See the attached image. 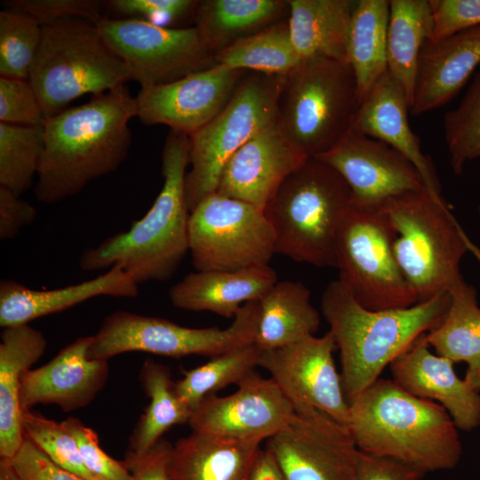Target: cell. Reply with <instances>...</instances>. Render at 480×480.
Returning a JSON list of instances; mask_svg holds the SVG:
<instances>
[{
    "mask_svg": "<svg viewBox=\"0 0 480 480\" xmlns=\"http://www.w3.org/2000/svg\"><path fill=\"white\" fill-rule=\"evenodd\" d=\"M75 438L88 470L100 480H132L124 461L108 455L100 446L97 434L78 418L68 417L60 422Z\"/></svg>",
    "mask_w": 480,
    "mask_h": 480,
    "instance_id": "7bdbcfd3",
    "label": "cell"
},
{
    "mask_svg": "<svg viewBox=\"0 0 480 480\" xmlns=\"http://www.w3.org/2000/svg\"><path fill=\"white\" fill-rule=\"evenodd\" d=\"M236 385L233 394L208 396L192 410L193 432L260 444L291 419L294 405L271 378L254 371Z\"/></svg>",
    "mask_w": 480,
    "mask_h": 480,
    "instance_id": "2e32d148",
    "label": "cell"
},
{
    "mask_svg": "<svg viewBox=\"0 0 480 480\" xmlns=\"http://www.w3.org/2000/svg\"><path fill=\"white\" fill-rule=\"evenodd\" d=\"M287 4L292 39L301 60L323 57L348 62V34L356 1L289 0Z\"/></svg>",
    "mask_w": 480,
    "mask_h": 480,
    "instance_id": "83f0119b",
    "label": "cell"
},
{
    "mask_svg": "<svg viewBox=\"0 0 480 480\" xmlns=\"http://www.w3.org/2000/svg\"><path fill=\"white\" fill-rule=\"evenodd\" d=\"M348 428L360 452L424 475L454 468L462 446L452 419L437 403L379 379L349 404Z\"/></svg>",
    "mask_w": 480,
    "mask_h": 480,
    "instance_id": "7a4b0ae2",
    "label": "cell"
},
{
    "mask_svg": "<svg viewBox=\"0 0 480 480\" xmlns=\"http://www.w3.org/2000/svg\"><path fill=\"white\" fill-rule=\"evenodd\" d=\"M480 68V26L438 41L428 40L419 59L412 116L451 101Z\"/></svg>",
    "mask_w": 480,
    "mask_h": 480,
    "instance_id": "603a6c76",
    "label": "cell"
},
{
    "mask_svg": "<svg viewBox=\"0 0 480 480\" xmlns=\"http://www.w3.org/2000/svg\"><path fill=\"white\" fill-rule=\"evenodd\" d=\"M106 5L120 14L121 18L148 20L158 26L194 15L198 1L193 0H111Z\"/></svg>",
    "mask_w": 480,
    "mask_h": 480,
    "instance_id": "ee69618b",
    "label": "cell"
},
{
    "mask_svg": "<svg viewBox=\"0 0 480 480\" xmlns=\"http://www.w3.org/2000/svg\"><path fill=\"white\" fill-rule=\"evenodd\" d=\"M358 105L356 81L348 62L310 58L284 76L276 124L296 149L316 156L351 129Z\"/></svg>",
    "mask_w": 480,
    "mask_h": 480,
    "instance_id": "ba28073f",
    "label": "cell"
},
{
    "mask_svg": "<svg viewBox=\"0 0 480 480\" xmlns=\"http://www.w3.org/2000/svg\"><path fill=\"white\" fill-rule=\"evenodd\" d=\"M454 363L431 352L426 333L389 365L392 380L406 392L440 404L458 429L480 426V393L453 369Z\"/></svg>",
    "mask_w": 480,
    "mask_h": 480,
    "instance_id": "44dd1931",
    "label": "cell"
},
{
    "mask_svg": "<svg viewBox=\"0 0 480 480\" xmlns=\"http://www.w3.org/2000/svg\"><path fill=\"white\" fill-rule=\"evenodd\" d=\"M450 300L445 292L410 308L371 310L356 302L339 279L326 286L321 310L340 350L349 404L418 337L442 324Z\"/></svg>",
    "mask_w": 480,
    "mask_h": 480,
    "instance_id": "277c9868",
    "label": "cell"
},
{
    "mask_svg": "<svg viewBox=\"0 0 480 480\" xmlns=\"http://www.w3.org/2000/svg\"><path fill=\"white\" fill-rule=\"evenodd\" d=\"M249 480H284L274 460L265 449H260Z\"/></svg>",
    "mask_w": 480,
    "mask_h": 480,
    "instance_id": "f907efd6",
    "label": "cell"
},
{
    "mask_svg": "<svg viewBox=\"0 0 480 480\" xmlns=\"http://www.w3.org/2000/svg\"><path fill=\"white\" fill-rule=\"evenodd\" d=\"M139 285L115 266L92 279L52 290H36L10 279L0 282V325L3 328L61 312L100 296L135 298Z\"/></svg>",
    "mask_w": 480,
    "mask_h": 480,
    "instance_id": "cb8c5ba5",
    "label": "cell"
},
{
    "mask_svg": "<svg viewBox=\"0 0 480 480\" xmlns=\"http://www.w3.org/2000/svg\"><path fill=\"white\" fill-rule=\"evenodd\" d=\"M424 476L405 465L360 452L356 480H420Z\"/></svg>",
    "mask_w": 480,
    "mask_h": 480,
    "instance_id": "681fc988",
    "label": "cell"
},
{
    "mask_svg": "<svg viewBox=\"0 0 480 480\" xmlns=\"http://www.w3.org/2000/svg\"><path fill=\"white\" fill-rule=\"evenodd\" d=\"M96 27L140 88L172 83L216 65L215 54L196 27L174 28L141 19L107 17Z\"/></svg>",
    "mask_w": 480,
    "mask_h": 480,
    "instance_id": "4fadbf2b",
    "label": "cell"
},
{
    "mask_svg": "<svg viewBox=\"0 0 480 480\" xmlns=\"http://www.w3.org/2000/svg\"><path fill=\"white\" fill-rule=\"evenodd\" d=\"M284 76L245 74L224 108L189 136L190 170L185 179L189 212L216 192L228 158L259 132L276 122Z\"/></svg>",
    "mask_w": 480,
    "mask_h": 480,
    "instance_id": "9c48e42d",
    "label": "cell"
},
{
    "mask_svg": "<svg viewBox=\"0 0 480 480\" xmlns=\"http://www.w3.org/2000/svg\"><path fill=\"white\" fill-rule=\"evenodd\" d=\"M346 181L352 204L380 208L398 196L426 188L416 167L401 153L350 129L328 151L314 156Z\"/></svg>",
    "mask_w": 480,
    "mask_h": 480,
    "instance_id": "e0dca14e",
    "label": "cell"
},
{
    "mask_svg": "<svg viewBox=\"0 0 480 480\" xmlns=\"http://www.w3.org/2000/svg\"><path fill=\"white\" fill-rule=\"evenodd\" d=\"M24 436L60 468L85 480H100L85 467L73 436L61 425L27 410L22 415Z\"/></svg>",
    "mask_w": 480,
    "mask_h": 480,
    "instance_id": "ab89813d",
    "label": "cell"
},
{
    "mask_svg": "<svg viewBox=\"0 0 480 480\" xmlns=\"http://www.w3.org/2000/svg\"><path fill=\"white\" fill-rule=\"evenodd\" d=\"M477 212H478V216H479V218H480V204H479L478 207H477Z\"/></svg>",
    "mask_w": 480,
    "mask_h": 480,
    "instance_id": "db71d44e",
    "label": "cell"
},
{
    "mask_svg": "<svg viewBox=\"0 0 480 480\" xmlns=\"http://www.w3.org/2000/svg\"><path fill=\"white\" fill-rule=\"evenodd\" d=\"M0 480H22L9 459L1 458Z\"/></svg>",
    "mask_w": 480,
    "mask_h": 480,
    "instance_id": "816d5d0a",
    "label": "cell"
},
{
    "mask_svg": "<svg viewBox=\"0 0 480 480\" xmlns=\"http://www.w3.org/2000/svg\"><path fill=\"white\" fill-rule=\"evenodd\" d=\"M6 9L27 14L42 26L79 19L97 24L102 18V2L95 0H7Z\"/></svg>",
    "mask_w": 480,
    "mask_h": 480,
    "instance_id": "60d3db41",
    "label": "cell"
},
{
    "mask_svg": "<svg viewBox=\"0 0 480 480\" xmlns=\"http://www.w3.org/2000/svg\"><path fill=\"white\" fill-rule=\"evenodd\" d=\"M43 38L34 18L11 9L0 12V76L28 80Z\"/></svg>",
    "mask_w": 480,
    "mask_h": 480,
    "instance_id": "74e56055",
    "label": "cell"
},
{
    "mask_svg": "<svg viewBox=\"0 0 480 480\" xmlns=\"http://www.w3.org/2000/svg\"><path fill=\"white\" fill-rule=\"evenodd\" d=\"M36 217V210L20 196L0 187V239L12 240L20 231L30 225Z\"/></svg>",
    "mask_w": 480,
    "mask_h": 480,
    "instance_id": "7dc6e473",
    "label": "cell"
},
{
    "mask_svg": "<svg viewBox=\"0 0 480 480\" xmlns=\"http://www.w3.org/2000/svg\"><path fill=\"white\" fill-rule=\"evenodd\" d=\"M137 104L124 84L47 117L36 198L54 204L80 193L125 161Z\"/></svg>",
    "mask_w": 480,
    "mask_h": 480,
    "instance_id": "6da1fadb",
    "label": "cell"
},
{
    "mask_svg": "<svg viewBox=\"0 0 480 480\" xmlns=\"http://www.w3.org/2000/svg\"><path fill=\"white\" fill-rule=\"evenodd\" d=\"M450 305L442 324L426 333L436 354L454 364H468L466 373L480 369V308L474 286L465 280L450 292Z\"/></svg>",
    "mask_w": 480,
    "mask_h": 480,
    "instance_id": "836d02e7",
    "label": "cell"
},
{
    "mask_svg": "<svg viewBox=\"0 0 480 480\" xmlns=\"http://www.w3.org/2000/svg\"><path fill=\"white\" fill-rule=\"evenodd\" d=\"M47 347L44 334L28 324L4 328L0 343V457L12 460L23 441L20 404L23 373Z\"/></svg>",
    "mask_w": 480,
    "mask_h": 480,
    "instance_id": "484cf974",
    "label": "cell"
},
{
    "mask_svg": "<svg viewBox=\"0 0 480 480\" xmlns=\"http://www.w3.org/2000/svg\"><path fill=\"white\" fill-rule=\"evenodd\" d=\"M380 209L395 231L394 253L418 303L449 292L464 280L460 263L468 252L480 264V248L442 196L424 188L394 197Z\"/></svg>",
    "mask_w": 480,
    "mask_h": 480,
    "instance_id": "5b68a950",
    "label": "cell"
},
{
    "mask_svg": "<svg viewBox=\"0 0 480 480\" xmlns=\"http://www.w3.org/2000/svg\"><path fill=\"white\" fill-rule=\"evenodd\" d=\"M409 111L402 87L387 71L359 103L351 129L401 153L416 167L426 188L442 196L432 161L422 152L420 139L410 127Z\"/></svg>",
    "mask_w": 480,
    "mask_h": 480,
    "instance_id": "7402d4cb",
    "label": "cell"
},
{
    "mask_svg": "<svg viewBox=\"0 0 480 480\" xmlns=\"http://www.w3.org/2000/svg\"><path fill=\"white\" fill-rule=\"evenodd\" d=\"M395 231L380 208L351 205L336 241L339 280L361 306L371 310L418 304L394 253Z\"/></svg>",
    "mask_w": 480,
    "mask_h": 480,
    "instance_id": "8fae6325",
    "label": "cell"
},
{
    "mask_svg": "<svg viewBox=\"0 0 480 480\" xmlns=\"http://www.w3.org/2000/svg\"><path fill=\"white\" fill-rule=\"evenodd\" d=\"M351 205L344 179L309 156L284 180L263 212L274 231L276 253L335 268L338 232Z\"/></svg>",
    "mask_w": 480,
    "mask_h": 480,
    "instance_id": "8992f818",
    "label": "cell"
},
{
    "mask_svg": "<svg viewBox=\"0 0 480 480\" xmlns=\"http://www.w3.org/2000/svg\"><path fill=\"white\" fill-rule=\"evenodd\" d=\"M188 240L196 271L268 265L276 254L274 231L264 212L216 192L190 212Z\"/></svg>",
    "mask_w": 480,
    "mask_h": 480,
    "instance_id": "7c38bea8",
    "label": "cell"
},
{
    "mask_svg": "<svg viewBox=\"0 0 480 480\" xmlns=\"http://www.w3.org/2000/svg\"><path fill=\"white\" fill-rule=\"evenodd\" d=\"M388 20L389 1H356L350 22L347 55L356 81L359 103L388 71Z\"/></svg>",
    "mask_w": 480,
    "mask_h": 480,
    "instance_id": "4dcf8cb0",
    "label": "cell"
},
{
    "mask_svg": "<svg viewBox=\"0 0 480 480\" xmlns=\"http://www.w3.org/2000/svg\"><path fill=\"white\" fill-rule=\"evenodd\" d=\"M149 404L130 437L127 454L148 452L163 434L177 424L188 422L191 410L179 398L170 370L150 358L144 361L139 377Z\"/></svg>",
    "mask_w": 480,
    "mask_h": 480,
    "instance_id": "d6a6232c",
    "label": "cell"
},
{
    "mask_svg": "<svg viewBox=\"0 0 480 480\" xmlns=\"http://www.w3.org/2000/svg\"><path fill=\"white\" fill-rule=\"evenodd\" d=\"M433 30L428 0H390L387 37L388 71L402 87L412 107L419 59Z\"/></svg>",
    "mask_w": 480,
    "mask_h": 480,
    "instance_id": "f546056e",
    "label": "cell"
},
{
    "mask_svg": "<svg viewBox=\"0 0 480 480\" xmlns=\"http://www.w3.org/2000/svg\"><path fill=\"white\" fill-rule=\"evenodd\" d=\"M450 164L457 175L480 156V68L475 73L460 104L444 118Z\"/></svg>",
    "mask_w": 480,
    "mask_h": 480,
    "instance_id": "f35d334b",
    "label": "cell"
},
{
    "mask_svg": "<svg viewBox=\"0 0 480 480\" xmlns=\"http://www.w3.org/2000/svg\"><path fill=\"white\" fill-rule=\"evenodd\" d=\"M172 444L160 439L148 452L140 456L126 454L124 463L132 480H169L166 465Z\"/></svg>",
    "mask_w": 480,
    "mask_h": 480,
    "instance_id": "c3c4849f",
    "label": "cell"
},
{
    "mask_svg": "<svg viewBox=\"0 0 480 480\" xmlns=\"http://www.w3.org/2000/svg\"><path fill=\"white\" fill-rule=\"evenodd\" d=\"M284 480H356L360 451L348 425L312 406L291 419L264 448Z\"/></svg>",
    "mask_w": 480,
    "mask_h": 480,
    "instance_id": "5bb4252c",
    "label": "cell"
},
{
    "mask_svg": "<svg viewBox=\"0 0 480 480\" xmlns=\"http://www.w3.org/2000/svg\"><path fill=\"white\" fill-rule=\"evenodd\" d=\"M189 136L170 131L162 151L164 184L147 213L80 255L79 267L98 271L120 267L139 285L171 279L188 252L189 209L185 193Z\"/></svg>",
    "mask_w": 480,
    "mask_h": 480,
    "instance_id": "3957f363",
    "label": "cell"
},
{
    "mask_svg": "<svg viewBox=\"0 0 480 480\" xmlns=\"http://www.w3.org/2000/svg\"><path fill=\"white\" fill-rule=\"evenodd\" d=\"M433 18L430 41L480 26V0H428Z\"/></svg>",
    "mask_w": 480,
    "mask_h": 480,
    "instance_id": "f6af8a7d",
    "label": "cell"
},
{
    "mask_svg": "<svg viewBox=\"0 0 480 480\" xmlns=\"http://www.w3.org/2000/svg\"><path fill=\"white\" fill-rule=\"evenodd\" d=\"M43 27V38L28 81L45 119L85 95H100L131 80L122 60L90 21L69 19Z\"/></svg>",
    "mask_w": 480,
    "mask_h": 480,
    "instance_id": "52a82bcc",
    "label": "cell"
},
{
    "mask_svg": "<svg viewBox=\"0 0 480 480\" xmlns=\"http://www.w3.org/2000/svg\"><path fill=\"white\" fill-rule=\"evenodd\" d=\"M45 116L28 80L0 76V122L43 126Z\"/></svg>",
    "mask_w": 480,
    "mask_h": 480,
    "instance_id": "b9f144b4",
    "label": "cell"
},
{
    "mask_svg": "<svg viewBox=\"0 0 480 480\" xmlns=\"http://www.w3.org/2000/svg\"><path fill=\"white\" fill-rule=\"evenodd\" d=\"M308 157L285 140L276 122L259 132L228 158L216 193L264 212L284 180Z\"/></svg>",
    "mask_w": 480,
    "mask_h": 480,
    "instance_id": "d6986e66",
    "label": "cell"
},
{
    "mask_svg": "<svg viewBox=\"0 0 480 480\" xmlns=\"http://www.w3.org/2000/svg\"><path fill=\"white\" fill-rule=\"evenodd\" d=\"M215 61L234 69L284 76L301 60L285 20L236 39L216 53Z\"/></svg>",
    "mask_w": 480,
    "mask_h": 480,
    "instance_id": "e575fe53",
    "label": "cell"
},
{
    "mask_svg": "<svg viewBox=\"0 0 480 480\" xmlns=\"http://www.w3.org/2000/svg\"><path fill=\"white\" fill-rule=\"evenodd\" d=\"M332 333L307 336L293 343L260 350L259 366L265 369L295 404L318 409L348 425L350 405L333 359Z\"/></svg>",
    "mask_w": 480,
    "mask_h": 480,
    "instance_id": "9a60e30c",
    "label": "cell"
},
{
    "mask_svg": "<svg viewBox=\"0 0 480 480\" xmlns=\"http://www.w3.org/2000/svg\"><path fill=\"white\" fill-rule=\"evenodd\" d=\"M247 73L216 64L172 83L140 88L137 117L145 125L164 124L191 136L227 105Z\"/></svg>",
    "mask_w": 480,
    "mask_h": 480,
    "instance_id": "ac0fdd59",
    "label": "cell"
},
{
    "mask_svg": "<svg viewBox=\"0 0 480 480\" xmlns=\"http://www.w3.org/2000/svg\"><path fill=\"white\" fill-rule=\"evenodd\" d=\"M92 336H84L65 346L47 364L26 371L20 382L22 411L37 404L58 405L64 412L88 405L108 378V361L90 359Z\"/></svg>",
    "mask_w": 480,
    "mask_h": 480,
    "instance_id": "ffe728a7",
    "label": "cell"
},
{
    "mask_svg": "<svg viewBox=\"0 0 480 480\" xmlns=\"http://www.w3.org/2000/svg\"><path fill=\"white\" fill-rule=\"evenodd\" d=\"M11 461L22 480H85L57 466L25 436Z\"/></svg>",
    "mask_w": 480,
    "mask_h": 480,
    "instance_id": "bcb514c9",
    "label": "cell"
},
{
    "mask_svg": "<svg viewBox=\"0 0 480 480\" xmlns=\"http://www.w3.org/2000/svg\"><path fill=\"white\" fill-rule=\"evenodd\" d=\"M260 444L192 432L171 446L169 480H249Z\"/></svg>",
    "mask_w": 480,
    "mask_h": 480,
    "instance_id": "4316f807",
    "label": "cell"
},
{
    "mask_svg": "<svg viewBox=\"0 0 480 480\" xmlns=\"http://www.w3.org/2000/svg\"><path fill=\"white\" fill-rule=\"evenodd\" d=\"M44 145L43 126L0 122V187L18 196L37 175Z\"/></svg>",
    "mask_w": 480,
    "mask_h": 480,
    "instance_id": "8d00e7d4",
    "label": "cell"
},
{
    "mask_svg": "<svg viewBox=\"0 0 480 480\" xmlns=\"http://www.w3.org/2000/svg\"><path fill=\"white\" fill-rule=\"evenodd\" d=\"M286 7L287 1L280 0H204L198 1L193 16L195 27L216 55L236 39L271 25Z\"/></svg>",
    "mask_w": 480,
    "mask_h": 480,
    "instance_id": "1f68e13d",
    "label": "cell"
},
{
    "mask_svg": "<svg viewBox=\"0 0 480 480\" xmlns=\"http://www.w3.org/2000/svg\"><path fill=\"white\" fill-rule=\"evenodd\" d=\"M260 353L255 343H249L184 371L183 378L175 383L179 398L192 412L206 396L230 384H237L253 372L259 366Z\"/></svg>",
    "mask_w": 480,
    "mask_h": 480,
    "instance_id": "d590c367",
    "label": "cell"
},
{
    "mask_svg": "<svg viewBox=\"0 0 480 480\" xmlns=\"http://www.w3.org/2000/svg\"><path fill=\"white\" fill-rule=\"evenodd\" d=\"M475 389L480 391V369L473 373H466L464 378Z\"/></svg>",
    "mask_w": 480,
    "mask_h": 480,
    "instance_id": "f5cc1de1",
    "label": "cell"
},
{
    "mask_svg": "<svg viewBox=\"0 0 480 480\" xmlns=\"http://www.w3.org/2000/svg\"><path fill=\"white\" fill-rule=\"evenodd\" d=\"M319 326L308 288L300 281H277L259 300L255 344L260 350L283 347L315 335Z\"/></svg>",
    "mask_w": 480,
    "mask_h": 480,
    "instance_id": "f1b7e54d",
    "label": "cell"
},
{
    "mask_svg": "<svg viewBox=\"0 0 480 480\" xmlns=\"http://www.w3.org/2000/svg\"><path fill=\"white\" fill-rule=\"evenodd\" d=\"M258 320L259 301L244 304L225 329L190 328L161 317L118 310L107 316L92 335L88 357L108 361L133 351L171 357H214L255 343Z\"/></svg>",
    "mask_w": 480,
    "mask_h": 480,
    "instance_id": "30bf717a",
    "label": "cell"
},
{
    "mask_svg": "<svg viewBox=\"0 0 480 480\" xmlns=\"http://www.w3.org/2000/svg\"><path fill=\"white\" fill-rule=\"evenodd\" d=\"M276 282V273L268 265L230 271H196L173 284L168 296L180 309L209 311L234 318L244 304L259 301Z\"/></svg>",
    "mask_w": 480,
    "mask_h": 480,
    "instance_id": "d4e9b609",
    "label": "cell"
}]
</instances>
